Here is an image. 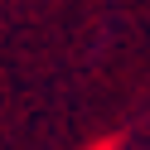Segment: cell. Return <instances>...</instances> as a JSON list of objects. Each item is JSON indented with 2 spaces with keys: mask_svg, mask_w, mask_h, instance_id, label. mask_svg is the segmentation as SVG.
Masks as SVG:
<instances>
[]
</instances>
